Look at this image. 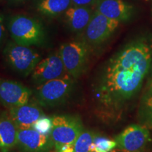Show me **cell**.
Returning a JSON list of instances; mask_svg holds the SVG:
<instances>
[{
	"instance_id": "cell-14",
	"label": "cell",
	"mask_w": 152,
	"mask_h": 152,
	"mask_svg": "<svg viewBox=\"0 0 152 152\" xmlns=\"http://www.w3.org/2000/svg\"><path fill=\"white\" fill-rule=\"evenodd\" d=\"M93 15L89 7L71 5L64 13L66 23L74 32L85 30Z\"/></svg>"
},
{
	"instance_id": "cell-11",
	"label": "cell",
	"mask_w": 152,
	"mask_h": 152,
	"mask_svg": "<svg viewBox=\"0 0 152 152\" xmlns=\"http://www.w3.org/2000/svg\"><path fill=\"white\" fill-rule=\"evenodd\" d=\"M17 145L26 152H47L54 147L50 135L41 134L33 128L18 129Z\"/></svg>"
},
{
	"instance_id": "cell-19",
	"label": "cell",
	"mask_w": 152,
	"mask_h": 152,
	"mask_svg": "<svg viewBox=\"0 0 152 152\" xmlns=\"http://www.w3.org/2000/svg\"><path fill=\"white\" fill-rule=\"evenodd\" d=\"M93 143L94 146V152H111L117 147L115 140L99 135H94Z\"/></svg>"
},
{
	"instance_id": "cell-13",
	"label": "cell",
	"mask_w": 152,
	"mask_h": 152,
	"mask_svg": "<svg viewBox=\"0 0 152 152\" xmlns=\"http://www.w3.org/2000/svg\"><path fill=\"white\" fill-rule=\"evenodd\" d=\"M96 11L107 18L118 21L130 18L132 7L123 0H96Z\"/></svg>"
},
{
	"instance_id": "cell-5",
	"label": "cell",
	"mask_w": 152,
	"mask_h": 152,
	"mask_svg": "<svg viewBox=\"0 0 152 152\" xmlns=\"http://www.w3.org/2000/svg\"><path fill=\"white\" fill-rule=\"evenodd\" d=\"M6 60L15 71L20 75H29L40 61V55L28 46L9 42L4 51Z\"/></svg>"
},
{
	"instance_id": "cell-24",
	"label": "cell",
	"mask_w": 152,
	"mask_h": 152,
	"mask_svg": "<svg viewBox=\"0 0 152 152\" xmlns=\"http://www.w3.org/2000/svg\"><path fill=\"white\" fill-rule=\"evenodd\" d=\"M15 1H23V0H14Z\"/></svg>"
},
{
	"instance_id": "cell-9",
	"label": "cell",
	"mask_w": 152,
	"mask_h": 152,
	"mask_svg": "<svg viewBox=\"0 0 152 152\" xmlns=\"http://www.w3.org/2000/svg\"><path fill=\"white\" fill-rule=\"evenodd\" d=\"M33 81L38 85L68 75L59 54L55 53L40 60L32 73Z\"/></svg>"
},
{
	"instance_id": "cell-7",
	"label": "cell",
	"mask_w": 152,
	"mask_h": 152,
	"mask_svg": "<svg viewBox=\"0 0 152 152\" xmlns=\"http://www.w3.org/2000/svg\"><path fill=\"white\" fill-rule=\"evenodd\" d=\"M118 151L142 152L149 140V131L142 125H131L115 137Z\"/></svg>"
},
{
	"instance_id": "cell-2",
	"label": "cell",
	"mask_w": 152,
	"mask_h": 152,
	"mask_svg": "<svg viewBox=\"0 0 152 152\" xmlns=\"http://www.w3.org/2000/svg\"><path fill=\"white\" fill-rule=\"evenodd\" d=\"M9 30L14 42L25 46L39 45L45 39V32L40 23L23 15L10 19Z\"/></svg>"
},
{
	"instance_id": "cell-25",
	"label": "cell",
	"mask_w": 152,
	"mask_h": 152,
	"mask_svg": "<svg viewBox=\"0 0 152 152\" xmlns=\"http://www.w3.org/2000/svg\"><path fill=\"white\" fill-rule=\"evenodd\" d=\"M111 152H117V150H115V149H114V150H113V151H112Z\"/></svg>"
},
{
	"instance_id": "cell-27",
	"label": "cell",
	"mask_w": 152,
	"mask_h": 152,
	"mask_svg": "<svg viewBox=\"0 0 152 152\" xmlns=\"http://www.w3.org/2000/svg\"><path fill=\"white\" fill-rule=\"evenodd\" d=\"M119 152H121V151H119Z\"/></svg>"
},
{
	"instance_id": "cell-12",
	"label": "cell",
	"mask_w": 152,
	"mask_h": 152,
	"mask_svg": "<svg viewBox=\"0 0 152 152\" xmlns=\"http://www.w3.org/2000/svg\"><path fill=\"white\" fill-rule=\"evenodd\" d=\"M9 109L8 115L18 129L33 128L34 123L44 115L43 111L35 104L27 103Z\"/></svg>"
},
{
	"instance_id": "cell-8",
	"label": "cell",
	"mask_w": 152,
	"mask_h": 152,
	"mask_svg": "<svg viewBox=\"0 0 152 152\" xmlns=\"http://www.w3.org/2000/svg\"><path fill=\"white\" fill-rule=\"evenodd\" d=\"M120 21L95 11L85 30V41L90 45H99L111 37L119 26Z\"/></svg>"
},
{
	"instance_id": "cell-1",
	"label": "cell",
	"mask_w": 152,
	"mask_h": 152,
	"mask_svg": "<svg viewBox=\"0 0 152 152\" xmlns=\"http://www.w3.org/2000/svg\"><path fill=\"white\" fill-rule=\"evenodd\" d=\"M152 47L145 40L130 44L107 63L95 87L99 109L115 116L141 88L149 71Z\"/></svg>"
},
{
	"instance_id": "cell-18",
	"label": "cell",
	"mask_w": 152,
	"mask_h": 152,
	"mask_svg": "<svg viewBox=\"0 0 152 152\" xmlns=\"http://www.w3.org/2000/svg\"><path fill=\"white\" fill-rule=\"evenodd\" d=\"M94 135L90 130H83L74 143V152H94Z\"/></svg>"
},
{
	"instance_id": "cell-16",
	"label": "cell",
	"mask_w": 152,
	"mask_h": 152,
	"mask_svg": "<svg viewBox=\"0 0 152 152\" xmlns=\"http://www.w3.org/2000/svg\"><path fill=\"white\" fill-rule=\"evenodd\" d=\"M72 5L71 0H39L37 4L38 12L48 16L64 14Z\"/></svg>"
},
{
	"instance_id": "cell-23",
	"label": "cell",
	"mask_w": 152,
	"mask_h": 152,
	"mask_svg": "<svg viewBox=\"0 0 152 152\" xmlns=\"http://www.w3.org/2000/svg\"><path fill=\"white\" fill-rule=\"evenodd\" d=\"M57 152H74V144H64L55 148Z\"/></svg>"
},
{
	"instance_id": "cell-15",
	"label": "cell",
	"mask_w": 152,
	"mask_h": 152,
	"mask_svg": "<svg viewBox=\"0 0 152 152\" xmlns=\"http://www.w3.org/2000/svg\"><path fill=\"white\" fill-rule=\"evenodd\" d=\"M18 128L9 115H0V148L8 151L17 145Z\"/></svg>"
},
{
	"instance_id": "cell-17",
	"label": "cell",
	"mask_w": 152,
	"mask_h": 152,
	"mask_svg": "<svg viewBox=\"0 0 152 152\" xmlns=\"http://www.w3.org/2000/svg\"><path fill=\"white\" fill-rule=\"evenodd\" d=\"M138 117L142 125L147 128H152V86H149L142 96Z\"/></svg>"
},
{
	"instance_id": "cell-10",
	"label": "cell",
	"mask_w": 152,
	"mask_h": 152,
	"mask_svg": "<svg viewBox=\"0 0 152 152\" xmlns=\"http://www.w3.org/2000/svg\"><path fill=\"white\" fill-rule=\"evenodd\" d=\"M32 92L16 81L0 80V104L8 109L29 102Z\"/></svg>"
},
{
	"instance_id": "cell-6",
	"label": "cell",
	"mask_w": 152,
	"mask_h": 152,
	"mask_svg": "<svg viewBox=\"0 0 152 152\" xmlns=\"http://www.w3.org/2000/svg\"><path fill=\"white\" fill-rule=\"evenodd\" d=\"M52 128L50 137L54 147L64 144H74L83 131L80 119L70 115H56L52 118Z\"/></svg>"
},
{
	"instance_id": "cell-22",
	"label": "cell",
	"mask_w": 152,
	"mask_h": 152,
	"mask_svg": "<svg viewBox=\"0 0 152 152\" xmlns=\"http://www.w3.org/2000/svg\"><path fill=\"white\" fill-rule=\"evenodd\" d=\"M6 28L4 26V15L0 13V44L2 42L5 37Z\"/></svg>"
},
{
	"instance_id": "cell-21",
	"label": "cell",
	"mask_w": 152,
	"mask_h": 152,
	"mask_svg": "<svg viewBox=\"0 0 152 152\" xmlns=\"http://www.w3.org/2000/svg\"><path fill=\"white\" fill-rule=\"evenodd\" d=\"M72 5L81 6V7H89L96 1V0H71Z\"/></svg>"
},
{
	"instance_id": "cell-28",
	"label": "cell",
	"mask_w": 152,
	"mask_h": 152,
	"mask_svg": "<svg viewBox=\"0 0 152 152\" xmlns=\"http://www.w3.org/2000/svg\"><path fill=\"white\" fill-rule=\"evenodd\" d=\"M56 152H57V151H56Z\"/></svg>"
},
{
	"instance_id": "cell-20",
	"label": "cell",
	"mask_w": 152,
	"mask_h": 152,
	"mask_svg": "<svg viewBox=\"0 0 152 152\" xmlns=\"http://www.w3.org/2000/svg\"><path fill=\"white\" fill-rule=\"evenodd\" d=\"M52 128V118H49L45 116H42L34 123L33 128L37 130V132H40L41 134H50L51 130Z\"/></svg>"
},
{
	"instance_id": "cell-3",
	"label": "cell",
	"mask_w": 152,
	"mask_h": 152,
	"mask_svg": "<svg viewBox=\"0 0 152 152\" xmlns=\"http://www.w3.org/2000/svg\"><path fill=\"white\" fill-rule=\"evenodd\" d=\"M74 80L69 75L38 85L35 99L44 106H54L64 103L73 90Z\"/></svg>"
},
{
	"instance_id": "cell-4",
	"label": "cell",
	"mask_w": 152,
	"mask_h": 152,
	"mask_svg": "<svg viewBox=\"0 0 152 152\" xmlns=\"http://www.w3.org/2000/svg\"><path fill=\"white\" fill-rule=\"evenodd\" d=\"M67 73L73 79L84 73L88 61V49L85 42L74 40L61 46L58 52Z\"/></svg>"
},
{
	"instance_id": "cell-26",
	"label": "cell",
	"mask_w": 152,
	"mask_h": 152,
	"mask_svg": "<svg viewBox=\"0 0 152 152\" xmlns=\"http://www.w3.org/2000/svg\"><path fill=\"white\" fill-rule=\"evenodd\" d=\"M149 86H152V81L151 82V84H150V85H149Z\"/></svg>"
}]
</instances>
